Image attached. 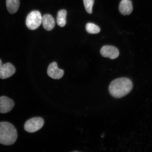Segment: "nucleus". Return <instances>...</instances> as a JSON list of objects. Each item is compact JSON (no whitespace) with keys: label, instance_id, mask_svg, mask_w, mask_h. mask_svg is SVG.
I'll return each mask as SVG.
<instances>
[{"label":"nucleus","instance_id":"nucleus-1","mask_svg":"<svg viewBox=\"0 0 152 152\" xmlns=\"http://www.w3.org/2000/svg\"><path fill=\"white\" fill-rule=\"evenodd\" d=\"M133 83L130 79L121 77L111 82L109 87L110 94L114 97L121 98L126 96L132 91Z\"/></svg>","mask_w":152,"mask_h":152},{"label":"nucleus","instance_id":"nucleus-2","mask_svg":"<svg viewBox=\"0 0 152 152\" xmlns=\"http://www.w3.org/2000/svg\"><path fill=\"white\" fill-rule=\"evenodd\" d=\"M18 138L16 129L11 124L0 122V144L11 145L14 144Z\"/></svg>","mask_w":152,"mask_h":152},{"label":"nucleus","instance_id":"nucleus-3","mask_svg":"<svg viewBox=\"0 0 152 152\" xmlns=\"http://www.w3.org/2000/svg\"><path fill=\"white\" fill-rule=\"evenodd\" d=\"M42 21V16L40 12L37 11H33L28 14L26 18V24L30 30L37 29L41 25Z\"/></svg>","mask_w":152,"mask_h":152},{"label":"nucleus","instance_id":"nucleus-4","mask_svg":"<svg viewBox=\"0 0 152 152\" xmlns=\"http://www.w3.org/2000/svg\"><path fill=\"white\" fill-rule=\"evenodd\" d=\"M44 123V121L41 118H33L26 121L24 125V128L26 132H35L42 128Z\"/></svg>","mask_w":152,"mask_h":152},{"label":"nucleus","instance_id":"nucleus-5","mask_svg":"<svg viewBox=\"0 0 152 152\" xmlns=\"http://www.w3.org/2000/svg\"><path fill=\"white\" fill-rule=\"evenodd\" d=\"M100 52L102 56L111 59L116 58L119 54L118 49L111 45H104L101 49Z\"/></svg>","mask_w":152,"mask_h":152},{"label":"nucleus","instance_id":"nucleus-6","mask_svg":"<svg viewBox=\"0 0 152 152\" xmlns=\"http://www.w3.org/2000/svg\"><path fill=\"white\" fill-rule=\"evenodd\" d=\"M13 100L7 96L0 97V113H6L11 111L14 107Z\"/></svg>","mask_w":152,"mask_h":152},{"label":"nucleus","instance_id":"nucleus-7","mask_svg":"<svg viewBox=\"0 0 152 152\" xmlns=\"http://www.w3.org/2000/svg\"><path fill=\"white\" fill-rule=\"evenodd\" d=\"M15 72L16 68L10 63L2 64L0 68V78L2 79L8 78L14 75Z\"/></svg>","mask_w":152,"mask_h":152},{"label":"nucleus","instance_id":"nucleus-8","mask_svg":"<svg viewBox=\"0 0 152 152\" xmlns=\"http://www.w3.org/2000/svg\"><path fill=\"white\" fill-rule=\"evenodd\" d=\"M48 75L54 79L61 78L64 75L63 70L59 69L56 62H53L49 65L47 71Z\"/></svg>","mask_w":152,"mask_h":152},{"label":"nucleus","instance_id":"nucleus-9","mask_svg":"<svg viewBox=\"0 0 152 152\" xmlns=\"http://www.w3.org/2000/svg\"><path fill=\"white\" fill-rule=\"evenodd\" d=\"M119 10L123 15H130L133 11L132 1L130 0H122L120 3Z\"/></svg>","mask_w":152,"mask_h":152},{"label":"nucleus","instance_id":"nucleus-10","mask_svg":"<svg viewBox=\"0 0 152 152\" xmlns=\"http://www.w3.org/2000/svg\"><path fill=\"white\" fill-rule=\"evenodd\" d=\"M43 27L47 31H50L54 28L56 24L54 18L52 15L45 14L42 17V21Z\"/></svg>","mask_w":152,"mask_h":152},{"label":"nucleus","instance_id":"nucleus-11","mask_svg":"<svg viewBox=\"0 0 152 152\" xmlns=\"http://www.w3.org/2000/svg\"><path fill=\"white\" fill-rule=\"evenodd\" d=\"M6 5L8 12L10 14H14L20 7V0H6Z\"/></svg>","mask_w":152,"mask_h":152},{"label":"nucleus","instance_id":"nucleus-12","mask_svg":"<svg viewBox=\"0 0 152 152\" xmlns=\"http://www.w3.org/2000/svg\"><path fill=\"white\" fill-rule=\"evenodd\" d=\"M67 12L65 10H61L57 14V23L61 27H64L66 24V18Z\"/></svg>","mask_w":152,"mask_h":152},{"label":"nucleus","instance_id":"nucleus-13","mask_svg":"<svg viewBox=\"0 0 152 152\" xmlns=\"http://www.w3.org/2000/svg\"><path fill=\"white\" fill-rule=\"evenodd\" d=\"M86 29L88 33L91 34H97L99 33L100 28L96 25L91 23L87 24Z\"/></svg>","mask_w":152,"mask_h":152},{"label":"nucleus","instance_id":"nucleus-14","mask_svg":"<svg viewBox=\"0 0 152 152\" xmlns=\"http://www.w3.org/2000/svg\"><path fill=\"white\" fill-rule=\"evenodd\" d=\"M94 3V0H83L86 10L89 14H92V7Z\"/></svg>","mask_w":152,"mask_h":152},{"label":"nucleus","instance_id":"nucleus-15","mask_svg":"<svg viewBox=\"0 0 152 152\" xmlns=\"http://www.w3.org/2000/svg\"><path fill=\"white\" fill-rule=\"evenodd\" d=\"M2 65V62L1 60L0 59V68H1Z\"/></svg>","mask_w":152,"mask_h":152}]
</instances>
